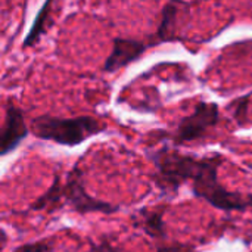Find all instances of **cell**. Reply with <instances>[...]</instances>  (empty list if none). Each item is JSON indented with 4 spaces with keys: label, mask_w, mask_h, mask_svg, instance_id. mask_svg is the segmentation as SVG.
<instances>
[{
    "label": "cell",
    "mask_w": 252,
    "mask_h": 252,
    "mask_svg": "<svg viewBox=\"0 0 252 252\" xmlns=\"http://www.w3.org/2000/svg\"><path fill=\"white\" fill-rule=\"evenodd\" d=\"M59 198H61V208L65 205L71 207L72 211L80 214L89 213H103L112 214L120 210V207L112 205L106 201L96 199L94 196L89 195L84 186V174L78 165H75L66 177V182L59 186Z\"/></svg>",
    "instance_id": "3"
},
{
    "label": "cell",
    "mask_w": 252,
    "mask_h": 252,
    "mask_svg": "<svg viewBox=\"0 0 252 252\" xmlns=\"http://www.w3.org/2000/svg\"><path fill=\"white\" fill-rule=\"evenodd\" d=\"M220 121V109L214 102H201L195 106L193 112L182 118L176 127L173 140L174 143H186L201 139L208 128L216 127Z\"/></svg>",
    "instance_id": "4"
},
{
    "label": "cell",
    "mask_w": 252,
    "mask_h": 252,
    "mask_svg": "<svg viewBox=\"0 0 252 252\" xmlns=\"http://www.w3.org/2000/svg\"><path fill=\"white\" fill-rule=\"evenodd\" d=\"M248 102H250V96H242L239 99H236V111H235V117L238 118L239 124H244V120L247 117V108H248Z\"/></svg>",
    "instance_id": "11"
},
{
    "label": "cell",
    "mask_w": 252,
    "mask_h": 252,
    "mask_svg": "<svg viewBox=\"0 0 252 252\" xmlns=\"http://www.w3.org/2000/svg\"><path fill=\"white\" fill-rule=\"evenodd\" d=\"M180 6H183V4L168 3V4L164 6V9H162V19H161V24L158 27V31H157L158 41H167V40L171 38L170 37L171 35V28H173L176 15H177Z\"/></svg>",
    "instance_id": "9"
},
{
    "label": "cell",
    "mask_w": 252,
    "mask_h": 252,
    "mask_svg": "<svg viewBox=\"0 0 252 252\" xmlns=\"http://www.w3.org/2000/svg\"><path fill=\"white\" fill-rule=\"evenodd\" d=\"M103 130L105 126L93 117L58 118L52 115H40L30 123V131L35 137L63 146H77Z\"/></svg>",
    "instance_id": "2"
},
{
    "label": "cell",
    "mask_w": 252,
    "mask_h": 252,
    "mask_svg": "<svg viewBox=\"0 0 252 252\" xmlns=\"http://www.w3.org/2000/svg\"><path fill=\"white\" fill-rule=\"evenodd\" d=\"M152 46H154V43H145V41L136 40V38H124V37L114 38L112 50L105 61L103 71L114 72V71L128 65L130 62L140 58L142 53Z\"/></svg>",
    "instance_id": "6"
},
{
    "label": "cell",
    "mask_w": 252,
    "mask_h": 252,
    "mask_svg": "<svg viewBox=\"0 0 252 252\" xmlns=\"http://www.w3.org/2000/svg\"><path fill=\"white\" fill-rule=\"evenodd\" d=\"M136 226H140L152 238H164L165 236V226H164V220H162V213H159V211L140 210L137 213Z\"/></svg>",
    "instance_id": "7"
},
{
    "label": "cell",
    "mask_w": 252,
    "mask_h": 252,
    "mask_svg": "<svg viewBox=\"0 0 252 252\" xmlns=\"http://www.w3.org/2000/svg\"><path fill=\"white\" fill-rule=\"evenodd\" d=\"M155 165L154 183L162 193H176L180 186L192 182V192L220 211H245L252 208V195L227 190L219 180V168L224 158L216 152L208 157L180 154L161 148L152 154Z\"/></svg>",
    "instance_id": "1"
},
{
    "label": "cell",
    "mask_w": 252,
    "mask_h": 252,
    "mask_svg": "<svg viewBox=\"0 0 252 252\" xmlns=\"http://www.w3.org/2000/svg\"><path fill=\"white\" fill-rule=\"evenodd\" d=\"M89 252H121L117 247H114L108 239H102L97 244H93Z\"/></svg>",
    "instance_id": "12"
},
{
    "label": "cell",
    "mask_w": 252,
    "mask_h": 252,
    "mask_svg": "<svg viewBox=\"0 0 252 252\" xmlns=\"http://www.w3.org/2000/svg\"><path fill=\"white\" fill-rule=\"evenodd\" d=\"M30 128L25 123L22 111L12 102L6 105L4 118L0 127V155H7L15 151L28 136Z\"/></svg>",
    "instance_id": "5"
},
{
    "label": "cell",
    "mask_w": 252,
    "mask_h": 252,
    "mask_svg": "<svg viewBox=\"0 0 252 252\" xmlns=\"http://www.w3.org/2000/svg\"><path fill=\"white\" fill-rule=\"evenodd\" d=\"M53 241H38L18 247L13 252H50Z\"/></svg>",
    "instance_id": "10"
},
{
    "label": "cell",
    "mask_w": 252,
    "mask_h": 252,
    "mask_svg": "<svg viewBox=\"0 0 252 252\" xmlns=\"http://www.w3.org/2000/svg\"><path fill=\"white\" fill-rule=\"evenodd\" d=\"M50 7H52V3L50 1H47V3H44L41 6V9L38 10L37 16L34 19V24H32L31 30L28 31V34H27V37H25V40L22 43L24 47H31L35 43H38L40 37L47 31L46 24H47L49 16H50Z\"/></svg>",
    "instance_id": "8"
}]
</instances>
